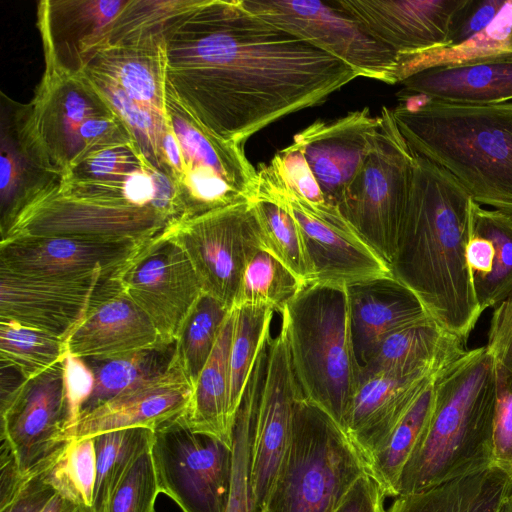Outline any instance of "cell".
Masks as SVG:
<instances>
[{
  "label": "cell",
  "mask_w": 512,
  "mask_h": 512,
  "mask_svg": "<svg viewBox=\"0 0 512 512\" xmlns=\"http://www.w3.org/2000/svg\"><path fill=\"white\" fill-rule=\"evenodd\" d=\"M164 41L166 87L206 130L240 144L359 77L242 0H198L167 25Z\"/></svg>",
  "instance_id": "cell-1"
},
{
  "label": "cell",
  "mask_w": 512,
  "mask_h": 512,
  "mask_svg": "<svg viewBox=\"0 0 512 512\" xmlns=\"http://www.w3.org/2000/svg\"><path fill=\"white\" fill-rule=\"evenodd\" d=\"M415 154L393 277L465 343L482 311L466 262L471 197L445 169Z\"/></svg>",
  "instance_id": "cell-2"
},
{
  "label": "cell",
  "mask_w": 512,
  "mask_h": 512,
  "mask_svg": "<svg viewBox=\"0 0 512 512\" xmlns=\"http://www.w3.org/2000/svg\"><path fill=\"white\" fill-rule=\"evenodd\" d=\"M398 99L392 114L413 152L449 172L479 205L512 215V101Z\"/></svg>",
  "instance_id": "cell-3"
},
{
  "label": "cell",
  "mask_w": 512,
  "mask_h": 512,
  "mask_svg": "<svg viewBox=\"0 0 512 512\" xmlns=\"http://www.w3.org/2000/svg\"><path fill=\"white\" fill-rule=\"evenodd\" d=\"M427 428L402 472L398 496L492 467L496 366L486 346L436 372Z\"/></svg>",
  "instance_id": "cell-4"
},
{
  "label": "cell",
  "mask_w": 512,
  "mask_h": 512,
  "mask_svg": "<svg viewBox=\"0 0 512 512\" xmlns=\"http://www.w3.org/2000/svg\"><path fill=\"white\" fill-rule=\"evenodd\" d=\"M281 315L305 401L343 430L362 373L351 333L347 288L306 284Z\"/></svg>",
  "instance_id": "cell-5"
},
{
  "label": "cell",
  "mask_w": 512,
  "mask_h": 512,
  "mask_svg": "<svg viewBox=\"0 0 512 512\" xmlns=\"http://www.w3.org/2000/svg\"><path fill=\"white\" fill-rule=\"evenodd\" d=\"M366 473L362 456L344 431L303 399L266 512H335Z\"/></svg>",
  "instance_id": "cell-6"
},
{
  "label": "cell",
  "mask_w": 512,
  "mask_h": 512,
  "mask_svg": "<svg viewBox=\"0 0 512 512\" xmlns=\"http://www.w3.org/2000/svg\"><path fill=\"white\" fill-rule=\"evenodd\" d=\"M379 130L360 168L345 188L338 211L389 265L397 250L407 207L415 154L384 106Z\"/></svg>",
  "instance_id": "cell-7"
},
{
  "label": "cell",
  "mask_w": 512,
  "mask_h": 512,
  "mask_svg": "<svg viewBox=\"0 0 512 512\" xmlns=\"http://www.w3.org/2000/svg\"><path fill=\"white\" fill-rule=\"evenodd\" d=\"M165 104L181 152V171L173 183L182 221L255 200L258 172L243 144L210 133L167 87Z\"/></svg>",
  "instance_id": "cell-8"
},
{
  "label": "cell",
  "mask_w": 512,
  "mask_h": 512,
  "mask_svg": "<svg viewBox=\"0 0 512 512\" xmlns=\"http://www.w3.org/2000/svg\"><path fill=\"white\" fill-rule=\"evenodd\" d=\"M266 21L350 66L360 77L400 82V60L337 0H242Z\"/></svg>",
  "instance_id": "cell-9"
},
{
  "label": "cell",
  "mask_w": 512,
  "mask_h": 512,
  "mask_svg": "<svg viewBox=\"0 0 512 512\" xmlns=\"http://www.w3.org/2000/svg\"><path fill=\"white\" fill-rule=\"evenodd\" d=\"M184 414L154 430L150 449L160 492L182 512H225L232 448L193 431Z\"/></svg>",
  "instance_id": "cell-10"
},
{
  "label": "cell",
  "mask_w": 512,
  "mask_h": 512,
  "mask_svg": "<svg viewBox=\"0 0 512 512\" xmlns=\"http://www.w3.org/2000/svg\"><path fill=\"white\" fill-rule=\"evenodd\" d=\"M167 234L188 256L203 293L232 309L248 262L263 248L254 200L181 221Z\"/></svg>",
  "instance_id": "cell-11"
},
{
  "label": "cell",
  "mask_w": 512,
  "mask_h": 512,
  "mask_svg": "<svg viewBox=\"0 0 512 512\" xmlns=\"http://www.w3.org/2000/svg\"><path fill=\"white\" fill-rule=\"evenodd\" d=\"M113 113L83 72L70 73L45 64L33 99L23 106V122L44 167L63 177L82 153L84 124Z\"/></svg>",
  "instance_id": "cell-12"
},
{
  "label": "cell",
  "mask_w": 512,
  "mask_h": 512,
  "mask_svg": "<svg viewBox=\"0 0 512 512\" xmlns=\"http://www.w3.org/2000/svg\"><path fill=\"white\" fill-rule=\"evenodd\" d=\"M59 185L27 205L1 241L21 236H74L148 243L175 225L155 210L73 196Z\"/></svg>",
  "instance_id": "cell-13"
},
{
  "label": "cell",
  "mask_w": 512,
  "mask_h": 512,
  "mask_svg": "<svg viewBox=\"0 0 512 512\" xmlns=\"http://www.w3.org/2000/svg\"><path fill=\"white\" fill-rule=\"evenodd\" d=\"M304 399L281 324L264 349L250 451L253 512L267 504L289 449L298 407Z\"/></svg>",
  "instance_id": "cell-14"
},
{
  "label": "cell",
  "mask_w": 512,
  "mask_h": 512,
  "mask_svg": "<svg viewBox=\"0 0 512 512\" xmlns=\"http://www.w3.org/2000/svg\"><path fill=\"white\" fill-rule=\"evenodd\" d=\"M63 360L28 379L9 399L0 402V438L21 472L50 468L68 441Z\"/></svg>",
  "instance_id": "cell-15"
},
{
  "label": "cell",
  "mask_w": 512,
  "mask_h": 512,
  "mask_svg": "<svg viewBox=\"0 0 512 512\" xmlns=\"http://www.w3.org/2000/svg\"><path fill=\"white\" fill-rule=\"evenodd\" d=\"M117 278L166 343L176 341L203 294L188 256L167 232L144 246Z\"/></svg>",
  "instance_id": "cell-16"
},
{
  "label": "cell",
  "mask_w": 512,
  "mask_h": 512,
  "mask_svg": "<svg viewBox=\"0 0 512 512\" xmlns=\"http://www.w3.org/2000/svg\"><path fill=\"white\" fill-rule=\"evenodd\" d=\"M148 243L74 236H21L0 242V267L36 278H113Z\"/></svg>",
  "instance_id": "cell-17"
},
{
  "label": "cell",
  "mask_w": 512,
  "mask_h": 512,
  "mask_svg": "<svg viewBox=\"0 0 512 512\" xmlns=\"http://www.w3.org/2000/svg\"><path fill=\"white\" fill-rule=\"evenodd\" d=\"M119 285L117 277L36 278L0 267V319L67 341L92 307Z\"/></svg>",
  "instance_id": "cell-18"
},
{
  "label": "cell",
  "mask_w": 512,
  "mask_h": 512,
  "mask_svg": "<svg viewBox=\"0 0 512 512\" xmlns=\"http://www.w3.org/2000/svg\"><path fill=\"white\" fill-rule=\"evenodd\" d=\"M401 62L448 46L467 0H337Z\"/></svg>",
  "instance_id": "cell-19"
},
{
  "label": "cell",
  "mask_w": 512,
  "mask_h": 512,
  "mask_svg": "<svg viewBox=\"0 0 512 512\" xmlns=\"http://www.w3.org/2000/svg\"><path fill=\"white\" fill-rule=\"evenodd\" d=\"M379 123V116H372L365 107L335 120H317L294 136L293 142L330 207L338 210L345 188L373 144Z\"/></svg>",
  "instance_id": "cell-20"
},
{
  "label": "cell",
  "mask_w": 512,
  "mask_h": 512,
  "mask_svg": "<svg viewBox=\"0 0 512 512\" xmlns=\"http://www.w3.org/2000/svg\"><path fill=\"white\" fill-rule=\"evenodd\" d=\"M193 390L176 359L166 373L82 414L74 425L63 431L61 440L94 438L103 433L137 427L156 430L187 411Z\"/></svg>",
  "instance_id": "cell-21"
},
{
  "label": "cell",
  "mask_w": 512,
  "mask_h": 512,
  "mask_svg": "<svg viewBox=\"0 0 512 512\" xmlns=\"http://www.w3.org/2000/svg\"><path fill=\"white\" fill-rule=\"evenodd\" d=\"M281 200L296 220L314 272L312 283L336 287L381 278H394L390 265L348 226L325 221L293 201L264 191Z\"/></svg>",
  "instance_id": "cell-22"
},
{
  "label": "cell",
  "mask_w": 512,
  "mask_h": 512,
  "mask_svg": "<svg viewBox=\"0 0 512 512\" xmlns=\"http://www.w3.org/2000/svg\"><path fill=\"white\" fill-rule=\"evenodd\" d=\"M127 3L128 0L39 1L37 27L45 64L70 73L82 72L89 54Z\"/></svg>",
  "instance_id": "cell-23"
},
{
  "label": "cell",
  "mask_w": 512,
  "mask_h": 512,
  "mask_svg": "<svg viewBox=\"0 0 512 512\" xmlns=\"http://www.w3.org/2000/svg\"><path fill=\"white\" fill-rule=\"evenodd\" d=\"M436 372L361 373L360 383L348 410L343 431L364 462L386 439Z\"/></svg>",
  "instance_id": "cell-24"
},
{
  "label": "cell",
  "mask_w": 512,
  "mask_h": 512,
  "mask_svg": "<svg viewBox=\"0 0 512 512\" xmlns=\"http://www.w3.org/2000/svg\"><path fill=\"white\" fill-rule=\"evenodd\" d=\"M66 343L67 349L78 357L103 360L166 342L120 283L92 307Z\"/></svg>",
  "instance_id": "cell-25"
},
{
  "label": "cell",
  "mask_w": 512,
  "mask_h": 512,
  "mask_svg": "<svg viewBox=\"0 0 512 512\" xmlns=\"http://www.w3.org/2000/svg\"><path fill=\"white\" fill-rule=\"evenodd\" d=\"M0 232L3 236L20 212L61 183L31 146L23 124V104L1 93Z\"/></svg>",
  "instance_id": "cell-26"
},
{
  "label": "cell",
  "mask_w": 512,
  "mask_h": 512,
  "mask_svg": "<svg viewBox=\"0 0 512 512\" xmlns=\"http://www.w3.org/2000/svg\"><path fill=\"white\" fill-rule=\"evenodd\" d=\"M397 96L493 105L512 101V55L477 62L434 66L406 76Z\"/></svg>",
  "instance_id": "cell-27"
},
{
  "label": "cell",
  "mask_w": 512,
  "mask_h": 512,
  "mask_svg": "<svg viewBox=\"0 0 512 512\" xmlns=\"http://www.w3.org/2000/svg\"><path fill=\"white\" fill-rule=\"evenodd\" d=\"M350 326L362 365L390 334L430 317L419 300L395 278L347 287Z\"/></svg>",
  "instance_id": "cell-28"
},
{
  "label": "cell",
  "mask_w": 512,
  "mask_h": 512,
  "mask_svg": "<svg viewBox=\"0 0 512 512\" xmlns=\"http://www.w3.org/2000/svg\"><path fill=\"white\" fill-rule=\"evenodd\" d=\"M466 262L482 313L512 292V215L470 201Z\"/></svg>",
  "instance_id": "cell-29"
},
{
  "label": "cell",
  "mask_w": 512,
  "mask_h": 512,
  "mask_svg": "<svg viewBox=\"0 0 512 512\" xmlns=\"http://www.w3.org/2000/svg\"><path fill=\"white\" fill-rule=\"evenodd\" d=\"M164 35L94 50L83 70L105 76L138 104L167 117Z\"/></svg>",
  "instance_id": "cell-30"
},
{
  "label": "cell",
  "mask_w": 512,
  "mask_h": 512,
  "mask_svg": "<svg viewBox=\"0 0 512 512\" xmlns=\"http://www.w3.org/2000/svg\"><path fill=\"white\" fill-rule=\"evenodd\" d=\"M465 344L428 317L387 336L361 365L362 372L438 371L460 357Z\"/></svg>",
  "instance_id": "cell-31"
},
{
  "label": "cell",
  "mask_w": 512,
  "mask_h": 512,
  "mask_svg": "<svg viewBox=\"0 0 512 512\" xmlns=\"http://www.w3.org/2000/svg\"><path fill=\"white\" fill-rule=\"evenodd\" d=\"M234 318L232 308L198 377L184 414L193 431L214 437L231 448L235 419L230 412L229 352Z\"/></svg>",
  "instance_id": "cell-32"
},
{
  "label": "cell",
  "mask_w": 512,
  "mask_h": 512,
  "mask_svg": "<svg viewBox=\"0 0 512 512\" xmlns=\"http://www.w3.org/2000/svg\"><path fill=\"white\" fill-rule=\"evenodd\" d=\"M512 478L497 467L395 497L386 512H499Z\"/></svg>",
  "instance_id": "cell-33"
},
{
  "label": "cell",
  "mask_w": 512,
  "mask_h": 512,
  "mask_svg": "<svg viewBox=\"0 0 512 512\" xmlns=\"http://www.w3.org/2000/svg\"><path fill=\"white\" fill-rule=\"evenodd\" d=\"M435 374L424 385L386 439L365 461L367 473L378 483L385 497L398 496V485L404 467L427 428L434 406Z\"/></svg>",
  "instance_id": "cell-34"
},
{
  "label": "cell",
  "mask_w": 512,
  "mask_h": 512,
  "mask_svg": "<svg viewBox=\"0 0 512 512\" xmlns=\"http://www.w3.org/2000/svg\"><path fill=\"white\" fill-rule=\"evenodd\" d=\"M83 359L94 373L95 386L81 415L169 371L177 359V343H162L111 359Z\"/></svg>",
  "instance_id": "cell-35"
},
{
  "label": "cell",
  "mask_w": 512,
  "mask_h": 512,
  "mask_svg": "<svg viewBox=\"0 0 512 512\" xmlns=\"http://www.w3.org/2000/svg\"><path fill=\"white\" fill-rule=\"evenodd\" d=\"M507 55H512V0H505L497 16L468 40L401 62L400 82L406 76L425 68L477 62Z\"/></svg>",
  "instance_id": "cell-36"
},
{
  "label": "cell",
  "mask_w": 512,
  "mask_h": 512,
  "mask_svg": "<svg viewBox=\"0 0 512 512\" xmlns=\"http://www.w3.org/2000/svg\"><path fill=\"white\" fill-rule=\"evenodd\" d=\"M234 328L229 352L230 412L236 420L259 354L268 341L274 311L263 306L233 307Z\"/></svg>",
  "instance_id": "cell-37"
},
{
  "label": "cell",
  "mask_w": 512,
  "mask_h": 512,
  "mask_svg": "<svg viewBox=\"0 0 512 512\" xmlns=\"http://www.w3.org/2000/svg\"><path fill=\"white\" fill-rule=\"evenodd\" d=\"M260 221L263 249L288 268L304 285L312 283L314 272L301 230L281 200L257 194L254 200Z\"/></svg>",
  "instance_id": "cell-38"
},
{
  "label": "cell",
  "mask_w": 512,
  "mask_h": 512,
  "mask_svg": "<svg viewBox=\"0 0 512 512\" xmlns=\"http://www.w3.org/2000/svg\"><path fill=\"white\" fill-rule=\"evenodd\" d=\"M154 430L144 427L94 437L96 480L92 512H104L117 486L138 456L150 447Z\"/></svg>",
  "instance_id": "cell-39"
},
{
  "label": "cell",
  "mask_w": 512,
  "mask_h": 512,
  "mask_svg": "<svg viewBox=\"0 0 512 512\" xmlns=\"http://www.w3.org/2000/svg\"><path fill=\"white\" fill-rule=\"evenodd\" d=\"M82 72L90 79L127 128L143 156L156 169L166 174L162 157V141L167 126V117L138 104L105 76L86 70Z\"/></svg>",
  "instance_id": "cell-40"
},
{
  "label": "cell",
  "mask_w": 512,
  "mask_h": 512,
  "mask_svg": "<svg viewBox=\"0 0 512 512\" xmlns=\"http://www.w3.org/2000/svg\"><path fill=\"white\" fill-rule=\"evenodd\" d=\"M230 310L203 293L180 329L176 339L177 359L193 388L212 354Z\"/></svg>",
  "instance_id": "cell-41"
},
{
  "label": "cell",
  "mask_w": 512,
  "mask_h": 512,
  "mask_svg": "<svg viewBox=\"0 0 512 512\" xmlns=\"http://www.w3.org/2000/svg\"><path fill=\"white\" fill-rule=\"evenodd\" d=\"M303 286L288 268L261 248L244 270L233 307L263 306L282 313Z\"/></svg>",
  "instance_id": "cell-42"
},
{
  "label": "cell",
  "mask_w": 512,
  "mask_h": 512,
  "mask_svg": "<svg viewBox=\"0 0 512 512\" xmlns=\"http://www.w3.org/2000/svg\"><path fill=\"white\" fill-rule=\"evenodd\" d=\"M64 339L12 320L0 319V361L31 379L62 361L67 352Z\"/></svg>",
  "instance_id": "cell-43"
},
{
  "label": "cell",
  "mask_w": 512,
  "mask_h": 512,
  "mask_svg": "<svg viewBox=\"0 0 512 512\" xmlns=\"http://www.w3.org/2000/svg\"><path fill=\"white\" fill-rule=\"evenodd\" d=\"M197 2L198 0H128L93 51L105 46L132 44L145 38L164 35L167 25Z\"/></svg>",
  "instance_id": "cell-44"
},
{
  "label": "cell",
  "mask_w": 512,
  "mask_h": 512,
  "mask_svg": "<svg viewBox=\"0 0 512 512\" xmlns=\"http://www.w3.org/2000/svg\"><path fill=\"white\" fill-rule=\"evenodd\" d=\"M95 480L94 438L68 441L46 473L55 492L82 512H92Z\"/></svg>",
  "instance_id": "cell-45"
},
{
  "label": "cell",
  "mask_w": 512,
  "mask_h": 512,
  "mask_svg": "<svg viewBox=\"0 0 512 512\" xmlns=\"http://www.w3.org/2000/svg\"><path fill=\"white\" fill-rule=\"evenodd\" d=\"M258 387L250 382L238 409L232 445V476L225 512H253L250 486V451Z\"/></svg>",
  "instance_id": "cell-46"
},
{
  "label": "cell",
  "mask_w": 512,
  "mask_h": 512,
  "mask_svg": "<svg viewBox=\"0 0 512 512\" xmlns=\"http://www.w3.org/2000/svg\"><path fill=\"white\" fill-rule=\"evenodd\" d=\"M48 469L21 472L8 446L1 443L0 512H41L56 494L46 481Z\"/></svg>",
  "instance_id": "cell-47"
},
{
  "label": "cell",
  "mask_w": 512,
  "mask_h": 512,
  "mask_svg": "<svg viewBox=\"0 0 512 512\" xmlns=\"http://www.w3.org/2000/svg\"><path fill=\"white\" fill-rule=\"evenodd\" d=\"M147 161L134 141L112 144L86 154L69 168L62 179L98 182L126 181Z\"/></svg>",
  "instance_id": "cell-48"
},
{
  "label": "cell",
  "mask_w": 512,
  "mask_h": 512,
  "mask_svg": "<svg viewBox=\"0 0 512 512\" xmlns=\"http://www.w3.org/2000/svg\"><path fill=\"white\" fill-rule=\"evenodd\" d=\"M159 493L151 449L148 447L129 468L104 512H156L155 503Z\"/></svg>",
  "instance_id": "cell-49"
},
{
  "label": "cell",
  "mask_w": 512,
  "mask_h": 512,
  "mask_svg": "<svg viewBox=\"0 0 512 512\" xmlns=\"http://www.w3.org/2000/svg\"><path fill=\"white\" fill-rule=\"evenodd\" d=\"M496 366V408L493 422L492 466L512 478V374Z\"/></svg>",
  "instance_id": "cell-50"
},
{
  "label": "cell",
  "mask_w": 512,
  "mask_h": 512,
  "mask_svg": "<svg viewBox=\"0 0 512 512\" xmlns=\"http://www.w3.org/2000/svg\"><path fill=\"white\" fill-rule=\"evenodd\" d=\"M63 365V380L68 405L66 428H68L77 422L84 404L91 397L95 386V376L86 361L69 350L64 356Z\"/></svg>",
  "instance_id": "cell-51"
},
{
  "label": "cell",
  "mask_w": 512,
  "mask_h": 512,
  "mask_svg": "<svg viewBox=\"0 0 512 512\" xmlns=\"http://www.w3.org/2000/svg\"><path fill=\"white\" fill-rule=\"evenodd\" d=\"M486 348L495 363L512 374V292L494 307Z\"/></svg>",
  "instance_id": "cell-52"
},
{
  "label": "cell",
  "mask_w": 512,
  "mask_h": 512,
  "mask_svg": "<svg viewBox=\"0 0 512 512\" xmlns=\"http://www.w3.org/2000/svg\"><path fill=\"white\" fill-rule=\"evenodd\" d=\"M504 3L505 0H467L456 16L448 46L458 45L484 29Z\"/></svg>",
  "instance_id": "cell-53"
},
{
  "label": "cell",
  "mask_w": 512,
  "mask_h": 512,
  "mask_svg": "<svg viewBox=\"0 0 512 512\" xmlns=\"http://www.w3.org/2000/svg\"><path fill=\"white\" fill-rule=\"evenodd\" d=\"M385 495L369 475H362L347 492L335 512H386Z\"/></svg>",
  "instance_id": "cell-54"
},
{
  "label": "cell",
  "mask_w": 512,
  "mask_h": 512,
  "mask_svg": "<svg viewBox=\"0 0 512 512\" xmlns=\"http://www.w3.org/2000/svg\"><path fill=\"white\" fill-rule=\"evenodd\" d=\"M41 512H82L80 508H78L73 503L64 499L57 493L53 496V498L48 502L45 508Z\"/></svg>",
  "instance_id": "cell-55"
},
{
  "label": "cell",
  "mask_w": 512,
  "mask_h": 512,
  "mask_svg": "<svg viewBox=\"0 0 512 512\" xmlns=\"http://www.w3.org/2000/svg\"><path fill=\"white\" fill-rule=\"evenodd\" d=\"M499 512H512V491L505 498Z\"/></svg>",
  "instance_id": "cell-56"
}]
</instances>
